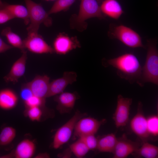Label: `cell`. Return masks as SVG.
<instances>
[{
    "label": "cell",
    "mask_w": 158,
    "mask_h": 158,
    "mask_svg": "<svg viewBox=\"0 0 158 158\" xmlns=\"http://www.w3.org/2000/svg\"><path fill=\"white\" fill-rule=\"evenodd\" d=\"M102 64L106 67L110 66L116 68L117 75L121 78L131 84L136 83L140 85L142 67L134 54L127 53L114 58L105 59Z\"/></svg>",
    "instance_id": "obj_1"
},
{
    "label": "cell",
    "mask_w": 158,
    "mask_h": 158,
    "mask_svg": "<svg viewBox=\"0 0 158 158\" xmlns=\"http://www.w3.org/2000/svg\"><path fill=\"white\" fill-rule=\"evenodd\" d=\"M147 51L145 64L142 67L140 86L146 83L158 85V51L156 42L149 40L147 41Z\"/></svg>",
    "instance_id": "obj_2"
},
{
    "label": "cell",
    "mask_w": 158,
    "mask_h": 158,
    "mask_svg": "<svg viewBox=\"0 0 158 158\" xmlns=\"http://www.w3.org/2000/svg\"><path fill=\"white\" fill-rule=\"evenodd\" d=\"M29 14V24L27 28L28 33H38L42 23L47 27L52 25V21L41 4L32 0H24Z\"/></svg>",
    "instance_id": "obj_3"
},
{
    "label": "cell",
    "mask_w": 158,
    "mask_h": 158,
    "mask_svg": "<svg viewBox=\"0 0 158 158\" xmlns=\"http://www.w3.org/2000/svg\"><path fill=\"white\" fill-rule=\"evenodd\" d=\"M111 38L117 39L126 46L131 48H146L141 38L136 32L123 25L112 26L109 32Z\"/></svg>",
    "instance_id": "obj_4"
},
{
    "label": "cell",
    "mask_w": 158,
    "mask_h": 158,
    "mask_svg": "<svg viewBox=\"0 0 158 158\" xmlns=\"http://www.w3.org/2000/svg\"><path fill=\"white\" fill-rule=\"evenodd\" d=\"M87 114L77 110L73 115L66 122L59 128L55 133L53 139V148L57 149L66 143L71 136L77 122Z\"/></svg>",
    "instance_id": "obj_5"
},
{
    "label": "cell",
    "mask_w": 158,
    "mask_h": 158,
    "mask_svg": "<svg viewBox=\"0 0 158 158\" xmlns=\"http://www.w3.org/2000/svg\"><path fill=\"white\" fill-rule=\"evenodd\" d=\"M92 18H104L96 0H81L78 13L75 20L76 26H85V21Z\"/></svg>",
    "instance_id": "obj_6"
},
{
    "label": "cell",
    "mask_w": 158,
    "mask_h": 158,
    "mask_svg": "<svg viewBox=\"0 0 158 158\" xmlns=\"http://www.w3.org/2000/svg\"><path fill=\"white\" fill-rule=\"evenodd\" d=\"M130 127L131 130L142 142L148 141L152 139L148 130L147 118L143 113L142 103L140 101L138 103L137 113L130 121Z\"/></svg>",
    "instance_id": "obj_7"
},
{
    "label": "cell",
    "mask_w": 158,
    "mask_h": 158,
    "mask_svg": "<svg viewBox=\"0 0 158 158\" xmlns=\"http://www.w3.org/2000/svg\"><path fill=\"white\" fill-rule=\"evenodd\" d=\"M106 122V119L98 120L94 118L86 116L80 119L76 123L73 131V139L85 135H95L101 125Z\"/></svg>",
    "instance_id": "obj_8"
},
{
    "label": "cell",
    "mask_w": 158,
    "mask_h": 158,
    "mask_svg": "<svg viewBox=\"0 0 158 158\" xmlns=\"http://www.w3.org/2000/svg\"><path fill=\"white\" fill-rule=\"evenodd\" d=\"M25 49L35 54H42L54 53L52 47L49 45L38 33H28V36L23 40Z\"/></svg>",
    "instance_id": "obj_9"
},
{
    "label": "cell",
    "mask_w": 158,
    "mask_h": 158,
    "mask_svg": "<svg viewBox=\"0 0 158 158\" xmlns=\"http://www.w3.org/2000/svg\"><path fill=\"white\" fill-rule=\"evenodd\" d=\"M132 101L131 98L124 97L121 95L118 96L116 109L112 117L117 128L124 127L128 123Z\"/></svg>",
    "instance_id": "obj_10"
},
{
    "label": "cell",
    "mask_w": 158,
    "mask_h": 158,
    "mask_svg": "<svg viewBox=\"0 0 158 158\" xmlns=\"http://www.w3.org/2000/svg\"><path fill=\"white\" fill-rule=\"evenodd\" d=\"M80 47V43L76 37H71L63 33L57 35L53 44L54 52L61 55L66 54L72 50Z\"/></svg>",
    "instance_id": "obj_11"
},
{
    "label": "cell",
    "mask_w": 158,
    "mask_h": 158,
    "mask_svg": "<svg viewBox=\"0 0 158 158\" xmlns=\"http://www.w3.org/2000/svg\"><path fill=\"white\" fill-rule=\"evenodd\" d=\"M141 144L128 139L125 134L117 138V141L113 153V158H126L135 152Z\"/></svg>",
    "instance_id": "obj_12"
},
{
    "label": "cell",
    "mask_w": 158,
    "mask_h": 158,
    "mask_svg": "<svg viewBox=\"0 0 158 158\" xmlns=\"http://www.w3.org/2000/svg\"><path fill=\"white\" fill-rule=\"evenodd\" d=\"M77 74L73 71L64 72L63 76L50 82L47 97L55 96L63 92L68 85L77 80Z\"/></svg>",
    "instance_id": "obj_13"
},
{
    "label": "cell",
    "mask_w": 158,
    "mask_h": 158,
    "mask_svg": "<svg viewBox=\"0 0 158 158\" xmlns=\"http://www.w3.org/2000/svg\"><path fill=\"white\" fill-rule=\"evenodd\" d=\"M54 100L57 104L56 108L61 114L69 113L74 108L79 96L76 92H63L55 96Z\"/></svg>",
    "instance_id": "obj_14"
},
{
    "label": "cell",
    "mask_w": 158,
    "mask_h": 158,
    "mask_svg": "<svg viewBox=\"0 0 158 158\" xmlns=\"http://www.w3.org/2000/svg\"><path fill=\"white\" fill-rule=\"evenodd\" d=\"M22 53L21 56L13 64L8 73L4 77L6 82H11L15 84L17 83L19 79L24 75L27 55L25 51Z\"/></svg>",
    "instance_id": "obj_15"
},
{
    "label": "cell",
    "mask_w": 158,
    "mask_h": 158,
    "mask_svg": "<svg viewBox=\"0 0 158 158\" xmlns=\"http://www.w3.org/2000/svg\"><path fill=\"white\" fill-rule=\"evenodd\" d=\"M50 83V78L48 75H39L27 83L33 95L45 99L47 98Z\"/></svg>",
    "instance_id": "obj_16"
},
{
    "label": "cell",
    "mask_w": 158,
    "mask_h": 158,
    "mask_svg": "<svg viewBox=\"0 0 158 158\" xmlns=\"http://www.w3.org/2000/svg\"><path fill=\"white\" fill-rule=\"evenodd\" d=\"M100 6L102 14L115 19H118L124 13L116 0H104Z\"/></svg>",
    "instance_id": "obj_17"
},
{
    "label": "cell",
    "mask_w": 158,
    "mask_h": 158,
    "mask_svg": "<svg viewBox=\"0 0 158 158\" xmlns=\"http://www.w3.org/2000/svg\"><path fill=\"white\" fill-rule=\"evenodd\" d=\"M18 97L15 92L9 88L0 90V108L9 110L14 108L18 101Z\"/></svg>",
    "instance_id": "obj_18"
},
{
    "label": "cell",
    "mask_w": 158,
    "mask_h": 158,
    "mask_svg": "<svg viewBox=\"0 0 158 158\" xmlns=\"http://www.w3.org/2000/svg\"><path fill=\"white\" fill-rule=\"evenodd\" d=\"M0 9H4L7 11L14 18L23 19L25 25L29 24L30 20L27 8L20 4H9L2 2L0 5Z\"/></svg>",
    "instance_id": "obj_19"
},
{
    "label": "cell",
    "mask_w": 158,
    "mask_h": 158,
    "mask_svg": "<svg viewBox=\"0 0 158 158\" xmlns=\"http://www.w3.org/2000/svg\"><path fill=\"white\" fill-rule=\"evenodd\" d=\"M35 149V145L33 141L25 139L18 144L14 155L16 158H30L33 156Z\"/></svg>",
    "instance_id": "obj_20"
},
{
    "label": "cell",
    "mask_w": 158,
    "mask_h": 158,
    "mask_svg": "<svg viewBox=\"0 0 158 158\" xmlns=\"http://www.w3.org/2000/svg\"><path fill=\"white\" fill-rule=\"evenodd\" d=\"M117 141L115 133H111L105 135L98 139L97 149L99 152L113 154Z\"/></svg>",
    "instance_id": "obj_21"
},
{
    "label": "cell",
    "mask_w": 158,
    "mask_h": 158,
    "mask_svg": "<svg viewBox=\"0 0 158 158\" xmlns=\"http://www.w3.org/2000/svg\"><path fill=\"white\" fill-rule=\"evenodd\" d=\"M132 154L138 157L157 158L158 156V147L148 141L143 142L138 149Z\"/></svg>",
    "instance_id": "obj_22"
},
{
    "label": "cell",
    "mask_w": 158,
    "mask_h": 158,
    "mask_svg": "<svg viewBox=\"0 0 158 158\" xmlns=\"http://www.w3.org/2000/svg\"><path fill=\"white\" fill-rule=\"evenodd\" d=\"M1 34L6 37L8 43L12 47L19 49L22 52L25 51L23 40L18 35L13 32L10 27H7L4 28Z\"/></svg>",
    "instance_id": "obj_23"
},
{
    "label": "cell",
    "mask_w": 158,
    "mask_h": 158,
    "mask_svg": "<svg viewBox=\"0 0 158 158\" xmlns=\"http://www.w3.org/2000/svg\"><path fill=\"white\" fill-rule=\"evenodd\" d=\"M16 135V130L11 126H6L0 133V146L7 145L13 140Z\"/></svg>",
    "instance_id": "obj_24"
},
{
    "label": "cell",
    "mask_w": 158,
    "mask_h": 158,
    "mask_svg": "<svg viewBox=\"0 0 158 158\" xmlns=\"http://www.w3.org/2000/svg\"><path fill=\"white\" fill-rule=\"evenodd\" d=\"M69 148L72 153L78 158L83 157L90 151L84 142L79 138L71 144Z\"/></svg>",
    "instance_id": "obj_25"
},
{
    "label": "cell",
    "mask_w": 158,
    "mask_h": 158,
    "mask_svg": "<svg viewBox=\"0 0 158 158\" xmlns=\"http://www.w3.org/2000/svg\"><path fill=\"white\" fill-rule=\"evenodd\" d=\"M78 0H56L48 12L49 15L65 11Z\"/></svg>",
    "instance_id": "obj_26"
},
{
    "label": "cell",
    "mask_w": 158,
    "mask_h": 158,
    "mask_svg": "<svg viewBox=\"0 0 158 158\" xmlns=\"http://www.w3.org/2000/svg\"><path fill=\"white\" fill-rule=\"evenodd\" d=\"M147 128L148 132L152 137H157L158 135V116L153 115L147 118Z\"/></svg>",
    "instance_id": "obj_27"
},
{
    "label": "cell",
    "mask_w": 158,
    "mask_h": 158,
    "mask_svg": "<svg viewBox=\"0 0 158 158\" xmlns=\"http://www.w3.org/2000/svg\"><path fill=\"white\" fill-rule=\"evenodd\" d=\"M26 112L28 117L33 121H40L42 115V111L40 107H28Z\"/></svg>",
    "instance_id": "obj_28"
},
{
    "label": "cell",
    "mask_w": 158,
    "mask_h": 158,
    "mask_svg": "<svg viewBox=\"0 0 158 158\" xmlns=\"http://www.w3.org/2000/svg\"><path fill=\"white\" fill-rule=\"evenodd\" d=\"M78 138L82 140L87 147L90 150L97 149L98 138L95 135L90 134L82 136Z\"/></svg>",
    "instance_id": "obj_29"
},
{
    "label": "cell",
    "mask_w": 158,
    "mask_h": 158,
    "mask_svg": "<svg viewBox=\"0 0 158 158\" xmlns=\"http://www.w3.org/2000/svg\"><path fill=\"white\" fill-rule=\"evenodd\" d=\"M45 102V99L33 95L24 102L27 107H40L43 105Z\"/></svg>",
    "instance_id": "obj_30"
},
{
    "label": "cell",
    "mask_w": 158,
    "mask_h": 158,
    "mask_svg": "<svg viewBox=\"0 0 158 158\" xmlns=\"http://www.w3.org/2000/svg\"><path fill=\"white\" fill-rule=\"evenodd\" d=\"M33 95L32 91L27 83L22 85L20 89V95L24 102Z\"/></svg>",
    "instance_id": "obj_31"
},
{
    "label": "cell",
    "mask_w": 158,
    "mask_h": 158,
    "mask_svg": "<svg viewBox=\"0 0 158 158\" xmlns=\"http://www.w3.org/2000/svg\"><path fill=\"white\" fill-rule=\"evenodd\" d=\"M14 18V17L6 10L0 9V24L5 23Z\"/></svg>",
    "instance_id": "obj_32"
},
{
    "label": "cell",
    "mask_w": 158,
    "mask_h": 158,
    "mask_svg": "<svg viewBox=\"0 0 158 158\" xmlns=\"http://www.w3.org/2000/svg\"><path fill=\"white\" fill-rule=\"evenodd\" d=\"M13 47L6 43L0 37V53L4 52Z\"/></svg>",
    "instance_id": "obj_33"
},
{
    "label": "cell",
    "mask_w": 158,
    "mask_h": 158,
    "mask_svg": "<svg viewBox=\"0 0 158 158\" xmlns=\"http://www.w3.org/2000/svg\"><path fill=\"white\" fill-rule=\"evenodd\" d=\"M72 153H73L69 147L58 155L60 157L70 158L71 156Z\"/></svg>",
    "instance_id": "obj_34"
},
{
    "label": "cell",
    "mask_w": 158,
    "mask_h": 158,
    "mask_svg": "<svg viewBox=\"0 0 158 158\" xmlns=\"http://www.w3.org/2000/svg\"><path fill=\"white\" fill-rule=\"evenodd\" d=\"M36 158H48L50 157L49 155L47 153H40L36 156Z\"/></svg>",
    "instance_id": "obj_35"
},
{
    "label": "cell",
    "mask_w": 158,
    "mask_h": 158,
    "mask_svg": "<svg viewBox=\"0 0 158 158\" xmlns=\"http://www.w3.org/2000/svg\"><path fill=\"white\" fill-rule=\"evenodd\" d=\"M44 0L47 1H54L55 0Z\"/></svg>",
    "instance_id": "obj_36"
},
{
    "label": "cell",
    "mask_w": 158,
    "mask_h": 158,
    "mask_svg": "<svg viewBox=\"0 0 158 158\" xmlns=\"http://www.w3.org/2000/svg\"><path fill=\"white\" fill-rule=\"evenodd\" d=\"M2 1H1V0H0V5L2 3Z\"/></svg>",
    "instance_id": "obj_37"
}]
</instances>
